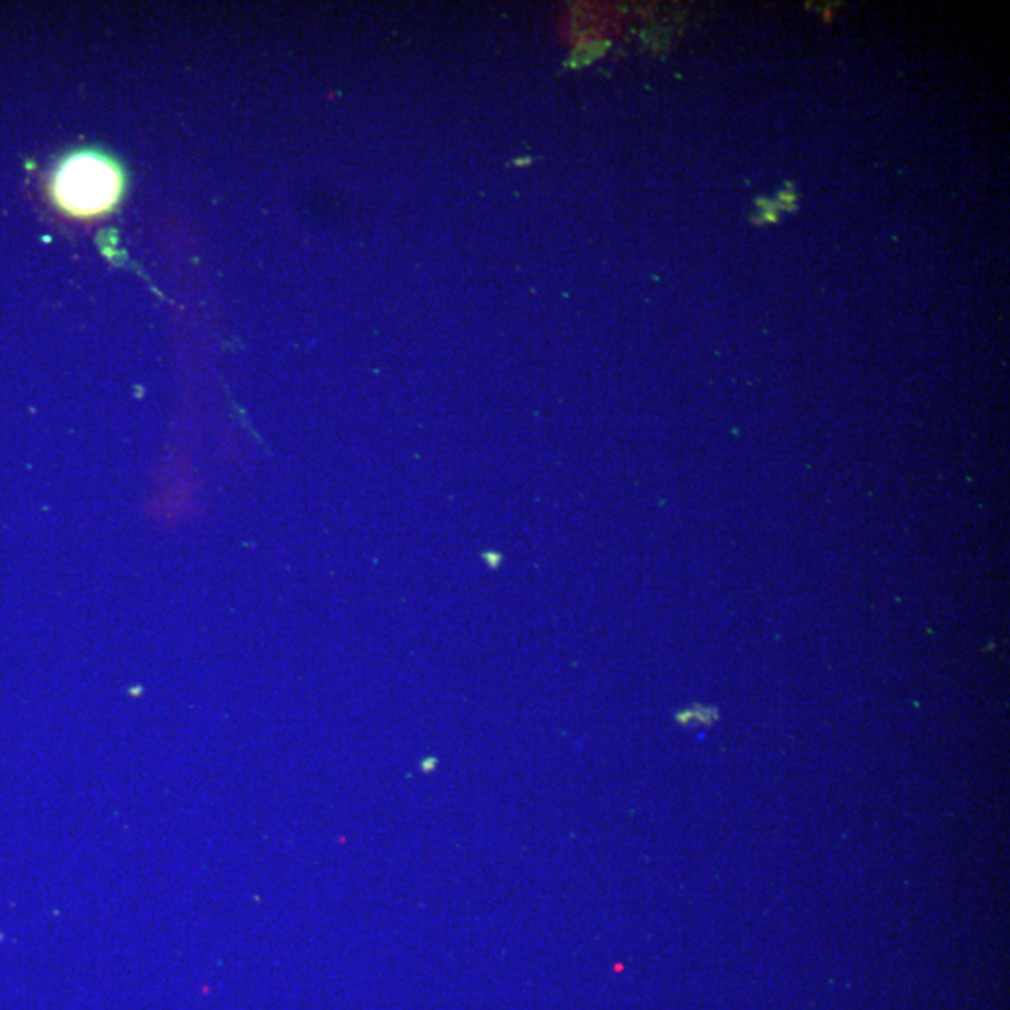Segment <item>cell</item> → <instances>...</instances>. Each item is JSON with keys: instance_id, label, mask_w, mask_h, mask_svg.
I'll list each match as a JSON object with an SVG mask.
<instances>
[{"instance_id": "6da1fadb", "label": "cell", "mask_w": 1010, "mask_h": 1010, "mask_svg": "<svg viewBox=\"0 0 1010 1010\" xmlns=\"http://www.w3.org/2000/svg\"><path fill=\"white\" fill-rule=\"evenodd\" d=\"M53 192L56 203L73 216H100L121 197V171L107 157L78 154L56 171Z\"/></svg>"}, {"instance_id": "7a4b0ae2", "label": "cell", "mask_w": 1010, "mask_h": 1010, "mask_svg": "<svg viewBox=\"0 0 1010 1010\" xmlns=\"http://www.w3.org/2000/svg\"><path fill=\"white\" fill-rule=\"evenodd\" d=\"M776 205H779V210L794 212L797 208V193H795L794 187L786 186L782 192H779Z\"/></svg>"}, {"instance_id": "3957f363", "label": "cell", "mask_w": 1010, "mask_h": 1010, "mask_svg": "<svg viewBox=\"0 0 1010 1010\" xmlns=\"http://www.w3.org/2000/svg\"><path fill=\"white\" fill-rule=\"evenodd\" d=\"M776 221H779V210L758 212L756 216L752 217V223H756V225H770V223Z\"/></svg>"}]
</instances>
